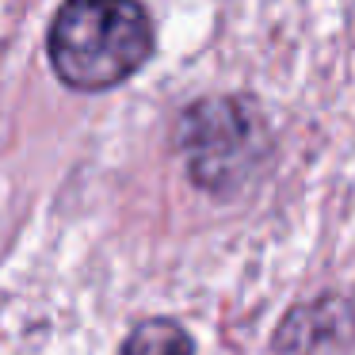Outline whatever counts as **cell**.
<instances>
[{
    "label": "cell",
    "mask_w": 355,
    "mask_h": 355,
    "mask_svg": "<svg viewBox=\"0 0 355 355\" xmlns=\"http://www.w3.org/2000/svg\"><path fill=\"white\" fill-rule=\"evenodd\" d=\"M54 73L77 92L123 85L153 54V19L141 0H65L46 35Z\"/></svg>",
    "instance_id": "cell-1"
},
{
    "label": "cell",
    "mask_w": 355,
    "mask_h": 355,
    "mask_svg": "<svg viewBox=\"0 0 355 355\" xmlns=\"http://www.w3.org/2000/svg\"><path fill=\"white\" fill-rule=\"evenodd\" d=\"M119 355H195V340L187 336L184 324L168 321V317H153L126 336Z\"/></svg>",
    "instance_id": "cell-4"
},
{
    "label": "cell",
    "mask_w": 355,
    "mask_h": 355,
    "mask_svg": "<svg viewBox=\"0 0 355 355\" xmlns=\"http://www.w3.org/2000/svg\"><path fill=\"white\" fill-rule=\"evenodd\" d=\"M180 149L195 184L230 195L263 161L268 126L248 100H199L180 119Z\"/></svg>",
    "instance_id": "cell-2"
},
{
    "label": "cell",
    "mask_w": 355,
    "mask_h": 355,
    "mask_svg": "<svg viewBox=\"0 0 355 355\" xmlns=\"http://www.w3.org/2000/svg\"><path fill=\"white\" fill-rule=\"evenodd\" d=\"M355 329V309L344 298H313L309 306H298L283 317L275 332L279 355H309L324 344L347 340Z\"/></svg>",
    "instance_id": "cell-3"
}]
</instances>
